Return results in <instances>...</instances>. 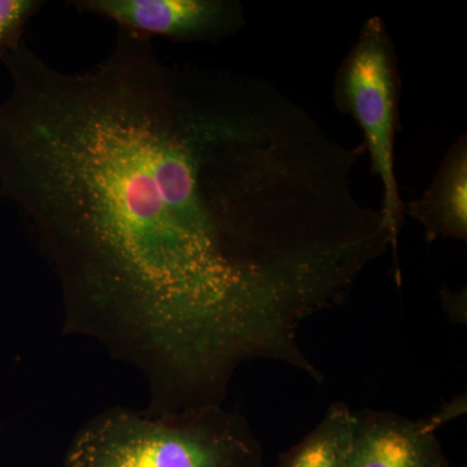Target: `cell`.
<instances>
[{"instance_id":"7","label":"cell","mask_w":467,"mask_h":467,"mask_svg":"<svg viewBox=\"0 0 467 467\" xmlns=\"http://www.w3.org/2000/svg\"><path fill=\"white\" fill-rule=\"evenodd\" d=\"M353 431V411L335 402L303 441L279 456L276 467H343Z\"/></svg>"},{"instance_id":"3","label":"cell","mask_w":467,"mask_h":467,"mask_svg":"<svg viewBox=\"0 0 467 467\" xmlns=\"http://www.w3.org/2000/svg\"><path fill=\"white\" fill-rule=\"evenodd\" d=\"M400 95L401 78L395 43L382 18H368L359 29L355 45L337 67L334 103L339 112L352 117L364 131L371 171L382 182L380 211L391 235L393 275L398 285L402 284L399 241L405 216V204L395 174Z\"/></svg>"},{"instance_id":"6","label":"cell","mask_w":467,"mask_h":467,"mask_svg":"<svg viewBox=\"0 0 467 467\" xmlns=\"http://www.w3.org/2000/svg\"><path fill=\"white\" fill-rule=\"evenodd\" d=\"M408 214L425 229L426 241L467 239V138L461 135L445 152L426 192L409 202Z\"/></svg>"},{"instance_id":"2","label":"cell","mask_w":467,"mask_h":467,"mask_svg":"<svg viewBox=\"0 0 467 467\" xmlns=\"http://www.w3.org/2000/svg\"><path fill=\"white\" fill-rule=\"evenodd\" d=\"M63 467H266L247 418L223 405L150 414L116 405L77 430Z\"/></svg>"},{"instance_id":"5","label":"cell","mask_w":467,"mask_h":467,"mask_svg":"<svg viewBox=\"0 0 467 467\" xmlns=\"http://www.w3.org/2000/svg\"><path fill=\"white\" fill-rule=\"evenodd\" d=\"M465 410L461 395L425 420L370 409L353 413L343 467H450L436 431Z\"/></svg>"},{"instance_id":"8","label":"cell","mask_w":467,"mask_h":467,"mask_svg":"<svg viewBox=\"0 0 467 467\" xmlns=\"http://www.w3.org/2000/svg\"><path fill=\"white\" fill-rule=\"evenodd\" d=\"M45 5L43 0H0V61L24 39L27 24Z\"/></svg>"},{"instance_id":"10","label":"cell","mask_w":467,"mask_h":467,"mask_svg":"<svg viewBox=\"0 0 467 467\" xmlns=\"http://www.w3.org/2000/svg\"><path fill=\"white\" fill-rule=\"evenodd\" d=\"M461 467H466V466H461Z\"/></svg>"},{"instance_id":"1","label":"cell","mask_w":467,"mask_h":467,"mask_svg":"<svg viewBox=\"0 0 467 467\" xmlns=\"http://www.w3.org/2000/svg\"><path fill=\"white\" fill-rule=\"evenodd\" d=\"M2 63L0 198L57 279L63 335L137 370L150 414L223 405L259 359L324 380L301 326L391 250L356 192L364 144L265 79L121 29L85 73L26 39Z\"/></svg>"},{"instance_id":"9","label":"cell","mask_w":467,"mask_h":467,"mask_svg":"<svg viewBox=\"0 0 467 467\" xmlns=\"http://www.w3.org/2000/svg\"><path fill=\"white\" fill-rule=\"evenodd\" d=\"M466 288L460 291H451L448 288H442V308L450 316L451 321L466 324Z\"/></svg>"},{"instance_id":"4","label":"cell","mask_w":467,"mask_h":467,"mask_svg":"<svg viewBox=\"0 0 467 467\" xmlns=\"http://www.w3.org/2000/svg\"><path fill=\"white\" fill-rule=\"evenodd\" d=\"M70 5L135 36L177 43H218L247 24L238 0H73Z\"/></svg>"}]
</instances>
